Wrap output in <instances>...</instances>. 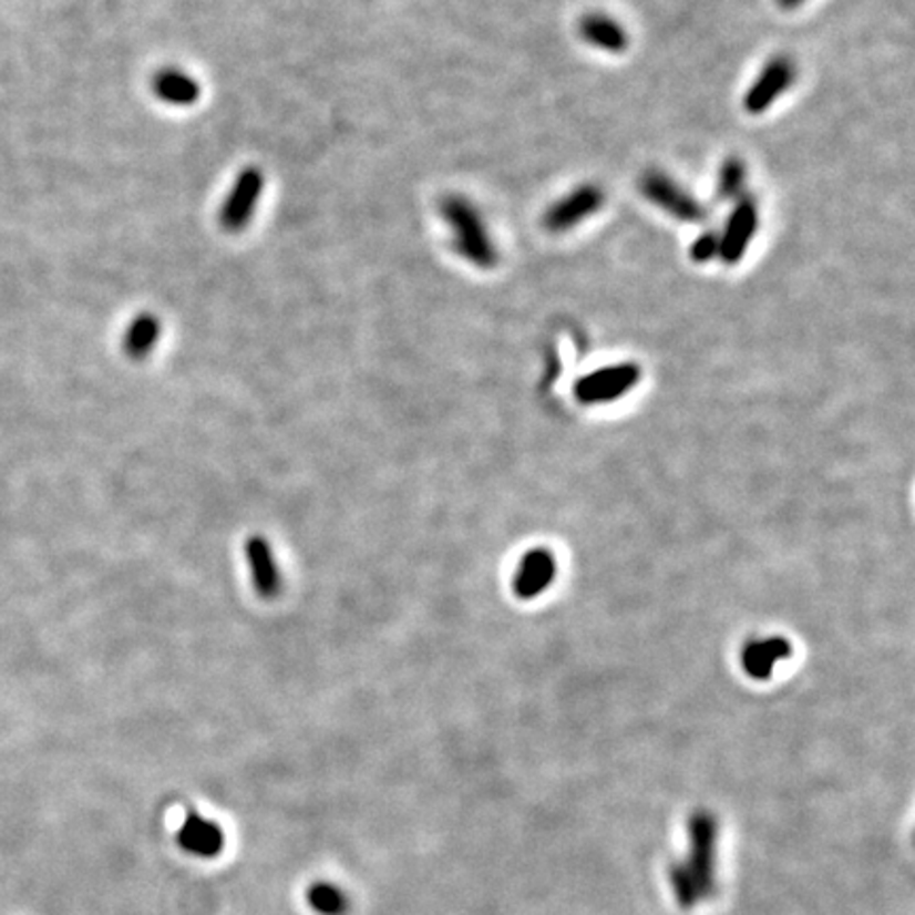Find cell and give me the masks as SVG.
Instances as JSON below:
<instances>
[{
  "label": "cell",
  "mask_w": 915,
  "mask_h": 915,
  "mask_svg": "<svg viewBox=\"0 0 915 915\" xmlns=\"http://www.w3.org/2000/svg\"><path fill=\"white\" fill-rule=\"evenodd\" d=\"M606 195L598 185L583 183L575 189L555 199L543 215V227L549 234H566L583 225L587 218L596 217L604 208Z\"/></svg>",
  "instance_id": "obj_6"
},
{
  "label": "cell",
  "mask_w": 915,
  "mask_h": 915,
  "mask_svg": "<svg viewBox=\"0 0 915 915\" xmlns=\"http://www.w3.org/2000/svg\"><path fill=\"white\" fill-rule=\"evenodd\" d=\"M439 213L450 229L452 248L462 261L482 271L496 269L501 261L498 246L492 238L480 208L464 195H448L441 199Z\"/></svg>",
  "instance_id": "obj_1"
},
{
  "label": "cell",
  "mask_w": 915,
  "mask_h": 915,
  "mask_svg": "<svg viewBox=\"0 0 915 915\" xmlns=\"http://www.w3.org/2000/svg\"><path fill=\"white\" fill-rule=\"evenodd\" d=\"M638 367L631 362L604 367L585 376L577 384V392L585 401H608L627 392L638 380Z\"/></svg>",
  "instance_id": "obj_7"
},
{
  "label": "cell",
  "mask_w": 915,
  "mask_h": 915,
  "mask_svg": "<svg viewBox=\"0 0 915 915\" xmlns=\"http://www.w3.org/2000/svg\"><path fill=\"white\" fill-rule=\"evenodd\" d=\"M795 79V62L782 53L773 55L748 85L747 94L742 97L744 111L750 117L768 113L771 106L793 88Z\"/></svg>",
  "instance_id": "obj_4"
},
{
  "label": "cell",
  "mask_w": 915,
  "mask_h": 915,
  "mask_svg": "<svg viewBox=\"0 0 915 915\" xmlns=\"http://www.w3.org/2000/svg\"><path fill=\"white\" fill-rule=\"evenodd\" d=\"M308 903L318 915H346L350 912V898L336 884L316 882L308 891Z\"/></svg>",
  "instance_id": "obj_13"
},
{
  "label": "cell",
  "mask_w": 915,
  "mask_h": 915,
  "mask_svg": "<svg viewBox=\"0 0 915 915\" xmlns=\"http://www.w3.org/2000/svg\"><path fill=\"white\" fill-rule=\"evenodd\" d=\"M246 562L250 568L253 585L264 598H274L280 592V568L271 545L264 536H250L246 541Z\"/></svg>",
  "instance_id": "obj_10"
},
{
  "label": "cell",
  "mask_w": 915,
  "mask_h": 915,
  "mask_svg": "<svg viewBox=\"0 0 915 915\" xmlns=\"http://www.w3.org/2000/svg\"><path fill=\"white\" fill-rule=\"evenodd\" d=\"M264 187H266V176L261 168L248 166L241 169L218 213V225L227 234H240L250 225L253 215L257 213L259 199L264 195Z\"/></svg>",
  "instance_id": "obj_5"
},
{
  "label": "cell",
  "mask_w": 915,
  "mask_h": 915,
  "mask_svg": "<svg viewBox=\"0 0 915 915\" xmlns=\"http://www.w3.org/2000/svg\"><path fill=\"white\" fill-rule=\"evenodd\" d=\"M160 338H162V322H160V318H157L155 313H141V316H136V318L130 322V327H127V331H125L123 350L127 352L130 359L143 361V359H146V357L155 350Z\"/></svg>",
  "instance_id": "obj_12"
},
{
  "label": "cell",
  "mask_w": 915,
  "mask_h": 915,
  "mask_svg": "<svg viewBox=\"0 0 915 915\" xmlns=\"http://www.w3.org/2000/svg\"><path fill=\"white\" fill-rule=\"evenodd\" d=\"M693 264H708L719 257V232H703L689 248Z\"/></svg>",
  "instance_id": "obj_16"
},
{
  "label": "cell",
  "mask_w": 915,
  "mask_h": 915,
  "mask_svg": "<svg viewBox=\"0 0 915 915\" xmlns=\"http://www.w3.org/2000/svg\"><path fill=\"white\" fill-rule=\"evenodd\" d=\"M153 92L162 102L172 104V106H192L202 96L199 83L193 79L192 74L176 66L162 69L153 76Z\"/></svg>",
  "instance_id": "obj_11"
},
{
  "label": "cell",
  "mask_w": 915,
  "mask_h": 915,
  "mask_svg": "<svg viewBox=\"0 0 915 915\" xmlns=\"http://www.w3.org/2000/svg\"><path fill=\"white\" fill-rule=\"evenodd\" d=\"M805 0H775V4L780 7V9H784V11H793L796 7H801Z\"/></svg>",
  "instance_id": "obj_18"
},
{
  "label": "cell",
  "mask_w": 915,
  "mask_h": 915,
  "mask_svg": "<svg viewBox=\"0 0 915 915\" xmlns=\"http://www.w3.org/2000/svg\"><path fill=\"white\" fill-rule=\"evenodd\" d=\"M554 573V564L547 555L532 554L524 559L522 570L517 575V589L522 596H534L541 587H545Z\"/></svg>",
  "instance_id": "obj_15"
},
{
  "label": "cell",
  "mask_w": 915,
  "mask_h": 915,
  "mask_svg": "<svg viewBox=\"0 0 915 915\" xmlns=\"http://www.w3.org/2000/svg\"><path fill=\"white\" fill-rule=\"evenodd\" d=\"M638 192L655 208L678 223L696 225L706 220V208L698 197L687 192L678 181L661 169H647L638 181Z\"/></svg>",
  "instance_id": "obj_2"
},
{
  "label": "cell",
  "mask_w": 915,
  "mask_h": 915,
  "mask_svg": "<svg viewBox=\"0 0 915 915\" xmlns=\"http://www.w3.org/2000/svg\"><path fill=\"white\" fill-rule=\"evenodd\" d=\"M178 845L199 859H215L225 847V833L217 822L189 812L178 829Z\"/></svg>",
  "instance_id": "obj_9"
},
{
  "label": "cell",
  "mask_w": 915,
  "mask_h": 915,
  "mask_svg": "<svg viewBox=\"0 0 915 915\" xmlns=\"http://www.w3.org/2000/svg\"><path fill=\"white\" fill-rule=\"evenodd\" d=\"M748 183L747 164L731 155L727 157L721 169H719V178H717V197L723 202H736L738 197L744 195V187Z\"/></svg>",
  "instance_id": "obj_14"
},
{
  "label": "cell",
  "mask_w": 915,
  "mask_h": 915,
  "mask_svg": "<svg viewBox=\"0 0 915 915\" xmlns=\"http://www.w3.org/2000/svg\"><path fill=\"white\" fill-rule=\"evenodd\" d=\"M761 213L757 199L744 193L738 197L727 215L723 229L719 232V257L723 266H738L744 261L752 241L759 234Z\"/></svg>",
  "instance_id": "obj_3"
},
{
  "label": "cell",
  "mask_w": 915,
  "mask_h": 915,
  "mask_svg": "<svg viewBox=\"0 0 915 915\" xmlns=\"http://www.w3.org/2000/svg\"><path fill=\"white\" fill-rule=\"evenodd\" d=\"M578 37L589 48L600 49L604 53L619 55L629 48L626 25L603 11H589L578 20Z\"/></svg>",
  "instance_id": "obj_8"
},
{
  "label": "cell",
  "mask_w": 915,
  "mask_h": 915,
  "mask_svg": "<svg viewBox=\"0 0 915 915\" xmlns=\"http://www.w3.org/2000/svg\"><path fill=\"white\" fill-rule=\"evenodd\" d=\"M778 642H765L763 647H752L748 650L747 661L748 670L752 675H765L775 659L778 652H782L780 647H775Z\"/></svg>",
  "instance_id": "obj_17"
}]
</instances>
